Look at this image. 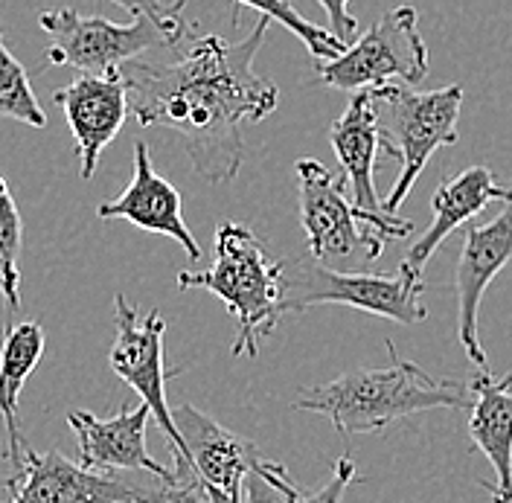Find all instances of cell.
<instances>
[{
	"label": "cell",
	"mask_w": 512,
	"mask_h": 503,
	"mask_svg": "<svg viewBox=\"0 0 512 503\" xmlns=\"http://www.w3.org/2000/svg\"><path fill=\"white\" fill-rule=\"evenodd\" d=\"M114 326L117 338L108 352V367L114 376L123 378L128 387L143 399V405L152 410L160 431L166 434L169 451L175 463L184 460V442L172 422V408L166 402V381L172 373H166L163 364V332L166 320L158 309H152L146 317L137 315V309L128 303L123 294L114 297Z\"/></svg>",
	"instance_id": "obj_11"
},
{
	"label": "cell",
	"mask_w": 512,
	"mask_h": 503,
	"mask_svg": "<svg viewBox=\"0 0 512 503\" xmlns=\"http://www.w3.org/2000/svg\"><path fill=\"white\" fill-rule=\"evenodd\" d=\"M213 265L207 271H181L178 288H204L216 294L236 317L233 355L256 358L259 335L280 323V262H274L251 227L224 221L213 239Z\"/></svg>",
	"instance_id": "obj_3"
},
{
	"label": "cell",
	"mask_w": 512,
	"mask_h": 503,
	"mask_svg": "<svg viewBox=\"0 0 512 503\" xmlns=\"http://www.w3.org/2000/svg\"><path fill=\"white\" fill-rule=\"evenodd\" d=\"M96 216L102 221H131L134 227H140L146 233L169 236L187 251V259L192 262L201 259V248L184 221L181 192L155 172L152 158H149V146L143 140L134 143V175L128 181L126 192L117 201L99 204Z\"/></svg>",
	"instance_id": "obj_16"
},
{
	"label": "cell",
	"mask_w": 512,
	"mask_h": 503,
	"mask_svg": "<svg viewBox=\"0 0 512 503\" xmlns=\"http://www.w3.org/2000/svg\"><path fill=\"white\" fill-rule=\"evenodd\" d=\"M271 18L259 15L242 41L204 35L172 64H120L128 111L143 128H169L184 140L195 175L227 184L245 163V123L277 111L280 91L254 70Z\"/></svg>",
	"instance_id": "obj_1"
},
{
	"label": "cell",
	"mask_w": 512,
	"mask_h": 503,
	"mask_svg": "<svg viewBox=\"0 0 512 503\" xmlns=\"http://www.w3.org/2000/svg\"><path fill=\"white\" fill-rule=\"evenodd\" d=\"M38 24L50 35L47 62L91 76L111 73L152 47H175L192 35L190 21L184 18L166 24L152 15H134L131 24H117L99 15H82L70 6L41 12Z\"/></svg>",
	"instance_id": "obj_6"
},
{
	"label": "cell",
	"mask_w": 512,
	"mask_h": 503,
	"mask_svg": "<svg viewBox=\"0 0 512 503\" xmlns=\"http://www.w3.org/2000/svg\"><path fill=\"white\" fill-rule=\"evenodd\" d=\"M355 483V463L352 457H338L335 469H332V477L320 486V489H312V492H303L300 486L291 483L288 489V503H344V495Z\"/></svg>",
	"instance_id": "obj_24"
},
{
	"label": "cell",
	"mask_w": 512,
	"mask_h": 503,
	"mask_svg": "<svg viewBox=\"0 0 512 503\" xmlns=\"http://www.w3.org/2000/svg\"><path fill=\"white\" fill-rule=\"evenodd\" d=\"M0 117L27 123L32 128L47 126V114L32 94L30 76L0 35Z\"/></svg>",
	"instance_id": "obj_21"
},
{
	"label": "cell",
	"mask_w": 512,
	"mask_h": 503,
	"mask_svg": "<svg viewBox=\"0 0 512 503\" xmlns=\"http://www.w3.org/2000/svg\"><path fill=\"white\" fill-rule=\"evenodd\" d=\"M422 294V277L402 268L396 274H367L332 271L312 256L280 259V315L306 312L312 306H350L402 326H416L428 317Z\"/></svg>",
	"instance_id": "obj_5"
},
{
	"label": "cell",
	"mask_w": 512,
	"mask_h": 503,
	"mask_svg": "<svg viewBox=\"0 0 512 503\" xmlns=\"http://www.w3.org/2000/svg\"><path fill=\"white\" fill-rule=\"evenodd\" d=\"M111 3L120 6V9H126L131 15H152L158 21H166V24L184 18V0H178V3H160V0H111Z\"/></svg>",
	"instance_id": "obj_26"
},
{
	"label": "cell",
	"mask_w": 512,
	"mask_h": 503,
	"mask_svg": "<svg viewBox=\"0 0 512 503\" xmlns=\"http://www.w3.org/2000/svg\"><path fill=\"white\" fill-rule=\"evenodd\" d=\"M428 76V47L414 6H396L335 59L318 62V79L335 91H370L390 82L419 85Z\"/></svg>",
	"instance_id": "obj_8"
},
{
	"label": "cell",
	"mask_w": 512,
	"mask_h": 503,
	"mask_svg": "<svg viewBox=\"0 0 512 503\" xmlns=\"http://www.w3.org/2000/svg\"><path fill=\"white\" fill-rule=\"evenodd\" d=\"M469 440L495 469V483H483L492 503H512V370L492 378L483 367L469 381Z\"/></svg>",
	"instance_id": "obj_17"
},
{
	"label": "cell",
	"mask_w": 512,
	"mask_h": 503,
	"mask_svg": "<svg viewBox=\"0 0 512 503\" xmlns=\"http://www.w3.org/2000/svg\"><path fill=\"white\" fill-rule=\"evenodd\" d=\"M384 346L390 352V367L352 370L309 387L294 399V410L326 416L332 428L350 440L355 434H376L425 410L469 408V384L425 373L414 361L402 358L390 338Z\"/></svg>",
	"instance_id": "obj_2"
},
{
	"label": "cell",
	"mask_w": 512,
	"mask_h": 503,
	"mask_svg": "<svg viewBox=\"0 0 512 503\" xmlns=\"http://www.w3.org/2000/svg\"><path fill=\"white\" fill-rule=\"evenodd\" d=\"M329 18V27L326 30L332 32L344 47L352 44L358 38V21L350 15V0H318Z\"/></svg>",
	"instance_id": "obj_25"
},
{
	"label": "cell",
	"mask_w": 512,
	"mask_h": 503,
	"mask_svg": "<svg viewBox=\"0 0 512 503\" xmlns=\"http://www.w3.org/2000/svg\"><path fill=\"white\" fill-rule=\"evenodd\" d=\"M56 105L64 111V120L73 131L76 152H79V175L91 181L96 163L105 146H111L128 120V94L120 70L91 76L82 73L70 85L59 88Z\"/></svg>",
	"instance_id": "obj_14"
},
{
	"label": "cell",
	"mask_w": 512,
	"mask_h": 503,
	"mask_svg": "<svg viewBox=\"0 0 512 503\" xmlns=\"http://www.w3.org/2000/svg\"><path fill=\"white\" fill-rule=\"evenodd\" d=\"M233 3H236V6L256 9L259 15H265V18L283 24L288 32H294V35L303 41V47H306L318 62L335 59V56L344 50V44H341L332 32L326 30V27H318V24L306 21V18L294 9L291 0H233Z\"/></svg>",
	"instance_id": "obj_22"
},
{
	"label": "cell",
	"mask_w": 512,
	"mask_h": 503,
	"mask_svg": "<svg viewBox=\"0 0 512 503\" xmlns=\"http://www.w3.org/2000/svg\"><path fill=\"white\" fill-rule=\"evenodd\" d=\"M3 489V503H204V495L192 486H128L67 460L59 451L38 454L30 445H24L21 466Z\"/></svg>",
	"instance_id": "obj_9"
},
{
	"label": "cell",
	"mask_w": 512,
	"mask_h": 503,
	"mask_svg": "<svg viewBox=\"0 0 512 503\" xmlns=\"http://www.w3.org/2000/svg\"><path fill=\"white\" fill-rule=\"evenodd\" d=\"M370 94L382 149L399 158L402 166L390 195L382 201L384 213L396 216L431 155L443 146L457 143V120L466 94L460 85H448L440 91H411L393 82L370 88Z\"/></svg>",
	"instance_id": "obj_4"
},
{
	"label": "cell",
	"mask_w": 512,
	"mask_h": 503,
	"mask_svg": "<svg viewBox=\"0 0 512 503\" xmlns=\"http://www.w3.org/2000/svg\"><path fill=\"white\" fill-rule=\"evenodd\" d=\"M501 213L489 221H475L463 233V248L457 259V338L469 361L483 370L489 367L486 349L480 344V303L489 283L512 259V187L501 198Z\"/></svg>",
	"instance_id": "obj_13"
},
{
	"label": "cell",
	"mask_w": 512,
	"mask_h": 503,
	"mask_svg": "<svg viewBox=\"0 0 512 503\" xmlns=\"http://www.w3.org/2000/svg\"><path fill=\"white\" fill-rule=\"evenodd\" d=\"M329 143L335 149V158L344 169V187H350L352 207L361 213L384 242L402 239L414 233V224L399 216L384 213L382 198L376 192V158L382 149V137L376 126V108L370 91H355L350 96L347 111L329 128Z\"/></svg>",
	"instance_id": "obj_12"
},
{
	"label": "cell",
	"mask_w": 512,
	"mask_h": 503,
	"mask_svg": "<svg viewBox=\"0 0 512 503\" xmlns=\"http://www.w3.org/2000/svg\"><path fill=\"white\" fill-rule=\"evenodd\" d=\"M44 355V329L38 323H9L0 344V416L6 425V457L12 469L21 466L24 434L18 419V396Z\"/></svg>",
	"instance_id": "obj_19"
},
{
	"label": "cell",
	"mask_w": 512,
	"mask_h": 503,
	"mask_svg": "<svg viewBox=\"0 0 512 503\" xmlns=\"http://www.w3.org/2000/svg\"><path fill=\"white\" fill-rule=\"evenodd\" d=\"M504 195H507V187H501L495 181V172L489 166H469L460 175L446 178L431 198L434 219L428 224V230L411 245V251L405 253L399 268L422 277L428 259L437 253V248L446 242L448 236L460 224L475 219L480 210H486L492 201H501Z\"/></svg>",
	"instance_id": "obj_18"
},
{
	"label": "cell",
	"mask_w": 512,
	"mask_h": 503,
	"mask_svg": "<svg viewBox=\"0 0 512 503\" xmlns=\"http://www.w3.org/2000/svg\"><path fill=\"white\" fill-rule=\"evenodd\" d=\"M152 410L143 402L137 408H123L111 419H99L88 410H70L67 425L79 440L82 466L91 472H114V469H140L158 477L163 486H184L175 469L160 466L146 448V425Z\"/></svg>",
	"instance_id": "obj_15"
},
{
	"label": "cell",
	"mask_w": 512,
	"mask_h": 503,
	"mask_svg": "<svg viewBox=\"0 0 512 503\" xmlns=\"http://www.w3.org/2000/svg\"><path fill=\"white\" fill-rule=\"evenodd\" d=\"M294 175L309 256L332 271H364L373 265L382 256L384 239L352 207L344 181L312 158L297 160Z\"/></svg>",
	"instance_id": "obj_7"
},
{
	"label": "cell",
	"mask_w": 512,
	"mask_h": 503,
	"mask_svg": "<svg viewBox=\"0 0 512 503\" xmlns=\"http://www.w3.org/2000/svg\"><path fill=\"white\" fill-rule=\"evenodd\" d=\"M21 248H24V224L15 207L12 189L0 175V294L6 303V326L21 309Z\"/></svg>",
	"instance_id": "obj_20"
},
{
	"label": "cell",
	"mask_w": 512,
	"mask_h": 503,
	"mask_svg": "<svg viewBox=\"0 0 512 503\" xmlns=\"http://www.w3.org/2000/svg\"><path fill=\"white\" fill-rule=\"evenodd\" d=\"M172 422L184 442V460L178 466V480L204 495V503H242V483L265 454L254 440L233 434L192 405L172 410Z\"/></svg>",
	"instance_id": "obj_10"
},
{
	"label": "cell",
	"mask_w": 512,
	"mask_h": 503,
	"mask_svg": "<svg viewBox=\"0 0 512 503\" xmlns=\"http://www.w3.org/2000/svg\"><path fill=\"white\" fill-rule=\"evenodd\" d=\"M291 474L286 466L274 460H262L242 483V503H288V489H291Z\"/></svg>",
	"instance_id": "obj_23"
}]
</instances>
